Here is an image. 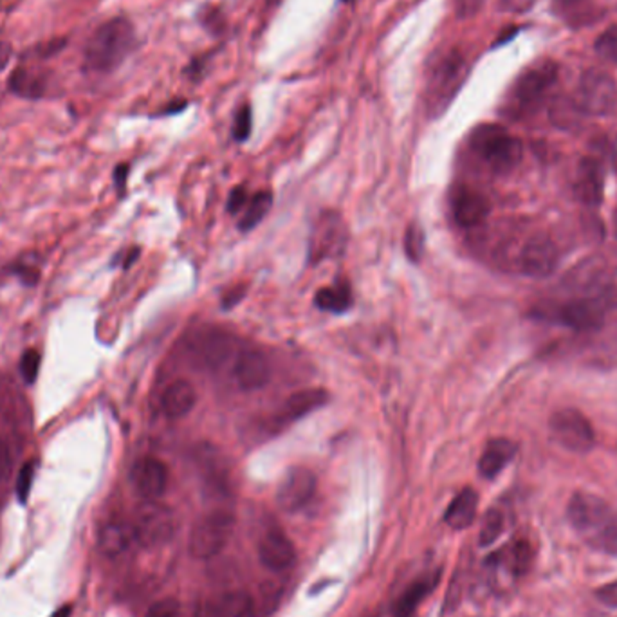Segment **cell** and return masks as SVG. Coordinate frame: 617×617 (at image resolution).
<instances>
[{
    "mask_svg": "<svg viewBox=\"0 0 617 617\" xmlns=\"http://www.w3.org/2000/svg\"><path fill=\"white\" fill-rule=\"evenodd\" d=\"M136 31L125 16H114L103 22L89 37L83 49V68L92 75L114 73L134 51Z\"/></svg>",
    "mask_w": 617,
    "mask_h": 617,
    "instance_id": "obj_1",
    "label": "cell"
},
{
    "mask_svg": "<svg viewBox=\"0 0 617 617\" xmlns=\"http://www.w3.org/2000/svg\"><path fill=\"white\" fill-rule=\"evenodd\" d=\"M567 518L587 545L617 556V513L603 498L585 491L574 493L567 506Z\"/></svg>",
    "mask_w": 617,
    "mask_h": 617,
    "instance_id": "obj_2",
    "label": "cell"
},
{
    "mask_svg": "<svg viewBox=\"0 0 617 617\" xmlns=\"http://www.w3.org/2000/svg\"><path fill=\"white\" fill-rule=\"evenodd\" d=\"M469 75L463 53L455 47L430 57L424 71V109L430 118L443 116Z\"/></svg>",
    "mask_w": 617,
    "mask_h": 617,
    "instance_id": "obj_3",
    "label": "cell"
},
{
    "mask_svg": "<svg viewBox=\"0 0 617 617\" xmlns=\"http://www.w3.org/2000/svg\"><path fill=\"white\" fill-rule=\"evenodd\" d=\"M469 149L497 173L515 170L524 155V145L518 138L504 127L491 123L480 125L471 132Z\"/></svg>",
    "mask_w": 617,
    "mask_h": 617,
    "instance_id": "obj_4",
    "label": "cell"
},
{
    "mask_svg": "<svg viewBox=\"0 0 617 617\" xmlns=\"http://www.w3.org/2000/svg\"><path fill=\"white\" fill-rule=\"evenodd\" d=\"M558 81V66L552 60H540L526 69L511 87V103L520 112L537 110L547 99L550 89Z\"/></svg>",
    "mask_w": 617,
    "mask_h": 617,
    "instance_id": "obj_5",
    "label": "cell"
},
{
    "mask_svg": "<svg viewBox=\"0 0 617 617\" xmlns=\"http://www.w3.org/2000/svg\"><path fill=\"white\" fill-rule=\"evenodd\" d=\"M235 518L230 511L215 509L201 517L192 528L188 547L199 559H210L217 556L232 539Z\"/></svg>",
    "mask_w": 617,
    "mask_h": 617,
    "instance_id": "obj_6",
    "label": "cell"
},
{
    "mask_svg": "<svg viewBox=\"0 0 617 617\" xmlns=\"http://www.w3.org/2000/svg\"><path fill=\"white\" fill-rule=\"evenodd\" d=\"M552 437L572 454H589L596 444L592 423L576 408H563L552 413L549 421Z\"/></svg>",
    "mask_w": 617,
    "mask_h": 617,
    "instance_id": "obj_7",
    "label": "cell"
},
{
    "mask_svg": "<svg viewBox=\"0 0 617 617\" xmlns=\"http://www.w3.org/2000/svg\"><path fill=\"white\" fill-rule=\"evenodd\" d=\"M578 107L585 114L609 116L617 107V83L601 69H587L580 78Z\"/></svg>",
    "mask_w": 617,
    "mask_h": 617,
    "instance_id": "obj_8",
    "label": "cell"
},
{
    "mask_svg": "<svg viewBox=\"0 0 617 617\" xmlns=\"http://www.w3.org/2000/svg\"><path fill=\"white\" fill-rule=\"evenodd\" d=\"M347 246V226L341 217L334 212H325L316 221L310 240H308V258L312 264L321 260L336 258L343 253Z\"/></svg>",
    "mask_w": 617,
    "mask_h": 617,
    "instance_id": "obj_9",
    "label": "cell"
},
{
    "mask_svg": "<svg viewBox=\"0 0 617 617\" xmlns=\"http://www.w3.org/2000/svg\"><path fill=\"white\" fill-rule=\"evenodd\" d=\"M138 545L143 547H159L170 540L175 531V517L173 513L155 500H147L136 515L132 522Z\"/></svg>",
    "mask_w": 617,
    "mask_h": 617,
    "instance_id": "obj_10",
    "label": "cell"
},
{
    "mask_svg": "<svg viewBox=\"0 0 617 617\" xmlns=\"http://www.w3.org/2000/svg\"><path fill=\"white\" fill-rule=\"evenodd\" d=\"M605 310H607V306L596 298L572 300L569 304L541 308L543 318L558 321L559 325H565L580 332L600 327L601 321L605 319Z\"/></svg>",
    "mask_w": 617,
    "mask_h": 617,
    "instance_id": "obj_11",
    "label": "cell"
},
{
    "mask_svg": "<svg viewBox=\"0 0 617 617\" xmlns=\"http://www.w3.org/2000/svg\"><path fill=\"white\" fill-rule=\"evenodd\" d=\"M559 262L558 246L545 235L531 236L520 251V269L531 278L550 277Z\"/></svg>",
    "mask_w": 617,
    "mask_h": 617,
    "instance_id": "obj_12",
    "label": "cell"
},
{
    "mask_svg": "<svg viewBox=\"0 0 617 617\" xmlns=\"http://www.w3.org/2000/svg\"><path fill=\"white\" fill-rule=\"evenodd\" d=\"M316 493V476L308 467H293L282 478L277 502L288 513H297L304 509Z\"/></svg>",
    "mask_w": 617,
    "mask_h": 617,
    "instance_id": "obj_13",
    "label": "cell"
},
{
    "mask_svg": "<svg viewBox=\"0 0 617 617\" xmlns=\"http://www.w3.org/2000/svg\"><path fill=\"white\" fill-rule=\"evenodd\" d=\"M233 340L230 334L217 329H206L192 341V358L206 369H219L232 356Z\"/></svg>",
    "mask_w": 617,
    "mask_h": 617,
    "instance_id": "obj_14",
    "label": "cell"
},
{
    "mask_svg": "<svg viewBox=\"0 0 617 617\" xmlns=\"http://www.w3.org/2000/svg\"><path fill=\"white\" fill-rule=\"evenodd\" d=\"M131 480L145 500H157L168 486V467L155 457L140 459L132 465Z\"/></svg>",
    "mask_w": 617,
    "mask_h": 617,
    "instance_id": "obj_15",
    "label": "cell"
},
{
    "mask_svg": "<svg viewBox=\"0 0 617 617\" xmlns=\"http://www.w3.org/2000/svg\"><path fill=\"white\" fill-rule=\"evenodd\" d=\"M258 558L269 570L282 572L295 563L297 550L280 529H271L258 541Z\"/></svg>",
    "mask_w": 617,
    "mask_h": 617,
    "instance_id": "obj_16",
    "label": "cell"
},
{
    "mask_svg": "<svg viewBox=\"0 0 617 617\" xmlns=\"http://www.w3.org/2000/svg\"><path fill=\"white\" fill-rule=\"evenodd\" d=\"M574 192H576V197L587 206L601 204L603 192H605V172L600 161L592 157L581 159L578 172H576Z\"/></svg>",
    "mask_w": 617,
    "mask_h": 617,
    "instance_id": "obj_17",
    "label": "cell"
},
{
    "mask_svg": "<svg viewBox=\"0 0 617 617\" xmlns=\"http://www.w3.org/2000/svg\"><path fill=\"white\" fill-rule=\"evenodd\" d=\"M236 383L246 392L260 390L269 383L271 367L264 354L256 350H244L235 361Z\"/></svg>",
    "mask_w": 617,
    "mask_h": 617,
    "instance_id": "obj_18",
    "label": "cell"
},
{
    "mask_svg": "<svg viewBox=\"0 0 617 617\" xmlns=\"http://www.w3.org/2000/svg\"><path fill=\"white\" fill-rule=\"evenodd\" d=\"M452 212L459 226L475 228L487 219L491 206L489 201L480 192L473 188H461L454 197Z\"/></svg>",
    "mask_w": 617,
    "mask_h": 617,
    "instance_id": "obj_19",
    "label": "cell"
},
{
    "mask_svg": "<svg viewBox=\"0 0 617 617\" xmlns=\"http://www.w3.org/2000/svg\"><path fill=\"white\" fill-rule=\"evenodd\" d=\"M329 401V393L323 388H306L291 393L280 408L277 417L278 424H291L316 412Z\"/></svg>",
    "mask_w": 617,
    "mask_h": 617,
    "instance_id": "obj_20",
    "label": "cell"
},
{
    "mask_svg": "<svg viewBox=\"0 0 617 617\" xmlns=\"http://www.w3.org/2000/svg\"><path fill=\"white\" fill-rule=\"evenodd\" d=\"M138 543L134 526L131 522L114 520L101 528L98 535V549L107 558H118L127 554Z\"/></svg>",
    "mask_w": 617,
    "mask_h": 617,
    "instance_id": "obj_21",
    "label": "cell"
},
{
    "mask_svg": "<svg viewBox=\"0 0 617 617\" xmlns=\"http://www.w3.org/2000/svg\"><path fill=\"white\" fill-rule=\"evenodd\" d=\"M203 617H255V601L246 592H223L206 603Z\"/></svg>",
    "mask_w": 617,
    "mask_h": 617,
    "instance_id": "obj_22",
    "label": "cell"
},
{
    "mask_svg": "<svg viewBox=\"0 0 617 617\" xmlns=\"http://www.w3.org/2000/svg\"><path fill=\"white\" fill-rule=\"evenodd\" d=\"M517 455V444L506 437L491 439L478 461V471L484 478H495Z\"/></svg>",
    "mask_w": 617,
    "mask_h": 617,
    "instance_id": "obj_23",
    "label": "cell"
},
{
    "mask_svg": "<svg viewBox=\"0 0 617 617\" xmlns=\"http://www.w3.org/2000/svg\"><path fill=\"white\" fill-rule=\"evenodd\" d=\"M197 403V392L184 380H177L168 386L162 393L161 406L166 417L181 419L188 415Z\"/></svg>",
    "mask_w": 617,
    "mask_h": 617,
    "instance_id": "obj_24",
    "label": "cell"
},
{
    "mask_svg": "<svg viewBox=\"0 0 617 617\" xmlns=\"http://www.w3.org/2000/svg\"><path fill=\"white\" fill-rule=\"evenodd\" d=\"M476 509H478L476 491L471 489V487H464L463 491L448 506V509L444 513V522L452 529L463 531L473 524V520L476 517Z\"/></svg>",
    "mask_w": 617,
    "mask_h": 617,
    "instance_id": "obj_25",
    "label": "cell"
},
{
    "mask_svg": "<svg viewBox=\"0 0 617 617\" xmlns=\"http://www.w3.org/2000/svg\"><path fill=\"white\" fill-rule=\"evenodd\" d=\"M439 581V576H424L421 580H417L415 583H412L406 592L401 596V600L395 605V612L393 617H412L413 612L417 611L419 603L435 589Z\"/></svg>",
    "mask_w": 617,
    "mask_h": 617,
    "instance_id": "obj_26",
    "label": "cell"
},
{
    "mask_svg": "<svg viewBox=\"0 0 617 617\" xmlns=\"http://www.w3.org/2000/svg\"><path fill=\"white\" fill-rule=\"evenodd\" d=\"M46 87H47V79L44 78L42 73H37L33 69L18 68L9 77V89L16 96H22V98H27V99L42 98L44 92H46Z\"/></svg>",
    "mask_w": 617,
    "mask_h": 617,
    "instance_id": "obj_27",
    "label": "cell"
},
{
    "mask_svg": "<svg viewBox=\"0 0 617 617\" xmlns=\"http://www.w3.org/2000/svg\"><path fill=\"white\" fill-rule=\"evenodd\" d=\"M217 452H212L210 448H206L199 459V465L203 471V478L208 484V487L217 489V491H226L228 489V469L223 463V459L219 455H215Z\"/></svg>",
    "mask_w": 617,
    "mask_h": 617,
    "instance_id": "obj_28",
    "label": "cell"
},
{
    "mask_svg": "<svg viewBox=\"0 0 617 617\" xmlns=\"http://www.w3.org/2000/svg\"><path fill=\"white\" fill-rule=\"evenodd\" d=\"M314 306L327 312H345L352 306L350 289L343 284H336L332 288H323L314 297Z\"/></svg>",
    "mask_w": 617,
    "mask_h": 617,
    "instance_id": "obj_29",
    "label": "cell"
},
{
    "mask_svg": "<svg viewBox=\"0 0 617 617\" xmlns=\"http://www.w3.org/2000/svg\"><path fill=\"white\" fill-rule=\"evenodd\" d=\"M273 204V195L271 192H258L251 197V201L247 203V208L238 223V228L242 232H249L253 228H256L262 219L269 214V208Z\"/></svg>",
    "mask_w": 617,
    "mask_h": 617,
    "instance_id": "obj_30",
    "label": "cell"
},
{
    "mask_svg": "<svg viewBox=\"0 0 617 617\" xmlns=\"http://www.w3.org/2000/svg\"><path fill=\"white\" fill-rule=\"evenodd\" d=\"M502 533H504V515L498 509H489L484 515L480 533H478L480 547H491L500 539Z\"/></svg>",
    "mask_w": 617,
    "mask_h": 617,
    "instance_id": "obj_31",
    "label": "cell"
},
{
    "mask_svg": "<svg viewBox=\"0 0 617 617\" xmlns=\"http://www.w3.org/2000/svg\"><path fill=\"white\" fill-rule=\"evenodd\" d=\"M594 49L601 60L617 66V26H611L598 37Z\"/></svg>",
    "mask_w": 617,
    "mask_h": 617,
    "instance_id": "obj_32",
    "label": "cell"
},
{
    "mask_svg": "<svg viewBox=\"0 0 617 617\" xmlns=\"http://www.w3.org/2000/svg\"><path fill=\"white\" fill-rule=\"evenodd\" d=\"M251 127H253V114H251V107L247 103H244L236 114H235V121H233V138L238 143H244L249 134H251Z\"/></svg>",
    "mask_w": 617,
    "mask_h": 617,
    "instance_id": "obj_33",
    "label": "cell"
},
{
    "mask_svg": "<svg viewBox=\"0 0 617 617\" xmlns=\"http://www.w3.org/2000/svg\"><path fill=\"white\" fill-rule=\"evenodd\" d=\"M40 360H42L40 352L35 349H29L24 352L20 360V374L27 385H33L37 382L38 372H40Z\"/></svg>",
    "mask_w": 617,
    "mask_h": 617,
    "instance_id": "obj_34",
    "label": "cell"
},
{
    "mask_svg": "<svg viewBox=\"0 0 617 617\" xmlns=\"http://www.w3.org/2000/svg\"><path fill=\"white\" fill-rule=\"evenodd\" d=\"M531 558H533V552H531V547L528 541H518L515 547H513V552H511V569L517 576L524 574L529 570L531 567Z\"/></svg>",
    "mask_w": 617,
    "mask_h": 617,
    "instance_id": "obj_35",
    "label": "cell"
},
{
    "mask_svg": "<svg viewBox=\"0 0 617 617\" xmlns=\"http://www.w3.org/2000/svg\"><path fill=\"white\" fill-rule=\"evenodd\" d=\"M404 247H406L408 258H412L413 262L421 260V255H423V249H424V235L417 225L408 226L406 236H404Z\"/></svg>",
    "mask_w": 617,
    "mask_h": 617,
    "instance_id": "obj_36",
    "label": "cell"
},
{
    "mask_svg": "<svg viewBox=\"0 0 617 617\" xmlns=\"http://www.w3.org/2000/svg\"><path fill=\"white\" fill-rule=\"evenodd\" d=\"M35 480V463H26L22 465L18 476H16V498L18 502L26 504L33 487Z\"/></svg>",
    "mask_w": 617,
    "mask_h": 617,
    "instance_id": "obj_37",
    "label": "cell"
},
{
    "mask_svg": "<svg viewBox=\"0 0 617 617\" xmlns=\"http://www.w3.org/2000/svg\"><path fill=\"white\" fill-rule=\"evenodd\" d=\"M147 617H181V603L173 598L159 600L149 609Z\"/></svg>",
    "mask_w": 617,
    "mask_h": 617,
    "instance_id": "obj_38",
    "label": "cell"
},
{
    "mask_svg": "<svg viewBox=\"0 0 617 617\" xmlns=\"http://www.w3.org/2000/svg\"><path fill=\"white\" fill-rule=\"evenodd\" d=\"M537 0H498V9L511 15H524L528 13Z\"/></svg>",
    "mask_w": 617,
    "mask_h": 617,
    "instance_id": "obj_39",
    "label": "cell"
},
{
    "mask_svg": "<svg viewBox=\"0 0 617 617\" xmlns=\"http://www.w3.org/2000/svg\"><path fill=\"white\" fill-rule=\"evenodd\" d=\"M486 0H455V13L459 18H471L475 16Z\"/></svg>",
    "mask_w": 617,
    "mask_h": 617,
    "instance_id": "obj_40",
    "label": "cell"
},
{
    "mask_svg": "<svg viewBox=\"0 0 617 617\" xmlns=\"http://www.w3.org/2000/svg\"><path fill=\"white\" fill-rule=\"evenodd\" d=\"M596 598L605 603L607 607L617 609V581H612L609 585H603L596 591Z\"/></svg>",
    "mask_w": 617,
    "mask_h": 617,
    "instance_id": "obj_41",
    "label": "cell"
},
{
    "mask_svg": "<svg viewBox=\"0 0 617 617\" xmlns=\"http://www.w3.org/2000/svg\"><path fill=\"white\" fill-rule=\"evenodd\" d=\"M11 469V452L7 443L0 437V482L9 475Z\"/></svg>",
    "mask_w": 617,
    "mask_h": 617,
    "instance_id": "obj_42",
    "label": "cell"
},
{
    "mask_svg": "<svg viewBox=\"0 0 617 617\" xmlns=\"http://www.w3.org/2000/svg\"><path fill=\"white\" fill-rule=\"evenodd\" d=\"M246 204V190L242 186L235 188L232 193H230V199H228V212L230 214H236L244 208Z\"/></svg>",
    "mask_w": 617,
    "mask_h": 617,
    "instance_id": "obj_43",
    "label": "cell"
},
{
    "mask_svg": "<svg viewBox=\"0 0 617 617\" xmlns=\"http://www.w3.org/2000/svg\"><path fill=\"white\" fill-rule=\"evenodd\" d=\"M127 175H129V166L127 164H120L114 172V183H116V188L120 192V195H123L125 192V184H127Z\"/></svg>",
    "mask_w": 617,
    "mask_h": 617,
    "instance_id": "obj_44",
    "label": "cell"
},
{
    "mask_svg": "<svg viewBox=\"0 0 617 617\" xmlns=\"http://www.w3.org/2000/svg\"><path fill=\"white\" fill-rule=\"evenodd\" d=\"M204 68H206V64H204V60H192L190 62V66L186 68V75L188 77L192 78V79H197V78L203 77V73H204Z\"/></svg>",
    "mask_w": 617,
    "mask_h": 617,
    "instance_id": "obj_45",
    "label": "cell"
},
{
    "mask_svg": "<svg viewBox=\"0 0 617 617\" xmlns=\"http://www.w3.org/2000/svg\"><path fill=\"white\" fill-rule=\"evenodd\" d=\"M11 55H13L11 46L7 42H0V71H4L9 66Z\"/></svg>",
    "mask_w": 617,
    "mask_h": 617,
    "instance_id": "obj_46",
    "label": "cell"
},
{
    "mask_svg": "<svg viewBox=\"0 0 617 617\" xmlns=\"http://www.w3.org/2000/svg\"><path fill=\"white\" fill-rule=\"evenodd\" d=\"M71 612H73V607H71V605H66V607L58 609V611L51 617H69L71 616Z\"/></svg>",
    "mask_w": 617,
    "mask_h": 617,
    "instance_id": "obj_47",
    "label": "cell"
},
{
    "mask_svg": "<svg viewBox=\"0 0 617 617\" xmlns=\"http://www.w3.org/2000/svg\"><path fill=\"white\" fill-rule=\"evenodd\" d=\"M558 5H561V7H574L576 4H580L581 0H554Z\"/></svg>",
    "mask_w": 617,
    "mask_h": 617,
    "instance_id": "obj_48",
    "label": "cell"
},
{
    "mask_svg": "<svg viewBox=\"0 0 617 617\" xmlns=\"http://www.w3.org/2000/svg\"><path fill=\"white\" fill-rule=\"evenodd\" d=\"M614 230H616L617 235V210L614 212Z\"/></svg>",
    "mask_w": 617,
    "mask_h": 617,
    "instance_id": "obj_49",
    "label": "cell"
}]
</instances>
